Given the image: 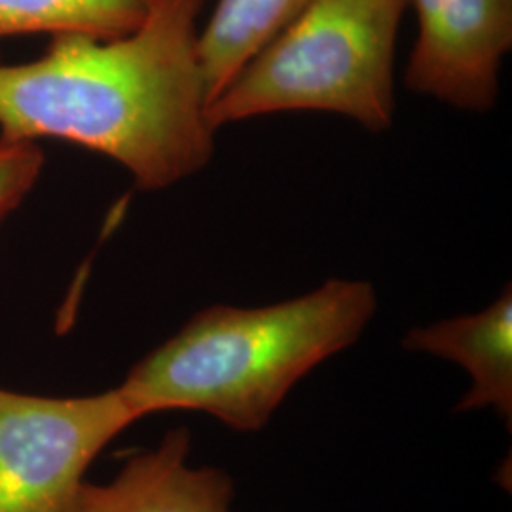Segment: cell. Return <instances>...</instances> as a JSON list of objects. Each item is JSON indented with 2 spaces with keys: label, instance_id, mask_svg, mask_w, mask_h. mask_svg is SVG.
<instances>
[{
  "label": "cell",
  "instance_id": "6da1fadb",
  "mask_svg": "<svg viewBox=\"0 0 512 512\" xmlns=\"http://www.w3.org/2000/svg\"><path fill=\"white\" fill-rule=\"evenodd\" d=\"M205 4L156 0L129 35H57L35 61L0 65V137L101 152L145 192L202 171L217 133L198 57Z\"/></svg>",
  "mask_w": 512,
  "mask_h": 512
},
{
  "label": "cell",
  "instance_id": "7a4b0ae2",
  "mask_svg": "<svg viewBox=\"0 0 512 512\" xmlns=\"http://www.w3.org/2000/svg\"><path fill=\"white\" fill-rule=\"evenodd\" d=\"M376 311L366 281L330 279L264 308L213 306L148 353L116 387L145 418L198 410L258 431L298 380L363 334Z\"/></svg>",
  "mask_w": 512,
  "mask_h": 512
},
{
  "label": "cell",
  "instance_id": "3957f363",
  "mask_svg": "<svg viewBox=\"0 0 512 512\" xmlns=\"http://www.w3.org/2000/svg\"><path fill=\"white\" fill-rule=\"evenodd\" d=\"M410 0H310L213 99V131L258 116L317 110L366 131L391 128L395 48Z\"/></svg>",
  "mask_w": 512,
  "mask_h": 512
},
{
  "label": "cell",
  "instance_id": "277c9868",
  "mask_svg": "<svg viewBox=\"0 0 512 512\" xmlns=\"http://www.w3.org/2000/svg\"><path fill=\"white\" fill-rule=\"evenodd\" d=\"M137 420L118 389L59 399L0 387V512H71L93 459Z\"/></svg>",
  "mask_w": 512,
  "mask_h": 512
},
{
  "label": "cell",
  "instance_id": "5b68a950",
  "mask_svg": "<svg viewBox=\"0 0 512 512\" xmlns=\"http://www.w3.org/2000/svg\"><path fill=\"white\" fill-rule=\"evenodd\" d=\"M418 40L404 74L410 92L488 112L512 46V0H410Z\"/></svg>",
  "mask_w": 512,
  "mask_h": 512
},
{
  "label": "cell",
  "instance_id": "8992f818",
  "mask_svg": "<svg viewBox=\"0 0 512 512\" xmlns=\"http://www.w3.org/2000/svg\"><path fill=\"white\" fill-rule=\"evenodd\" d=\"M188 456V431H171L158 448L129 459L109 484L84 482L71 512H232L230 476L194 469Z\"/></svg>",
  "mask_w": 512,
  "mask_h": 512
},
{
  "label": "cell",
  "instance_id": "52a82bcc",
  "mask_svg": "<svg viewBox=\"0 0 512 512\" xmlns=\"http://www.w3.org/2000/svg\"><path fill=\"white\" fill-rule=\"evenodd\" d=\"M404 348L425 351L463 366L473 387L459 410L492 406L503 418L512 416V294L511 285L480 313L446 319L431 327L412 329Z\"/></svg>",
  "mask_w": 512,
  "mask_h": 512
},
{
  "label": "cell",
  "instance_id": "ba28073f",
  "mask_svg": "<svg viewBox=\"0 0 512 512\" xmlns=\"http://www.w3.org/2000/svg\"><path fill=\"white\" fill-rule=\"evenodd\" d=\"M310 0H219L200 27L198 57L207 105L293 21Z\"/></svg>",
  "mask_w": 512,
  "mask_h": 512
},
{
  "label": "cell",
  "instance_id": "9c48e42d",
  "mask_svg": "<svg viewBox=\"0 0 512 512\" xmlns=\"http://www.w3.org/2000/svg\"><path fill=\"white\" fill-rule=\"evenodd\" d=\"M156 0H0V40L23 35L124 37Z\"/></svg>",
  "mask_w": 512,
  "mask_h": 512
},
{
  "label": "cell",
  "instance_id": "30bf717a",
  "mask_svg": "<svg viewBox=\"0 0 512 512\" xmlns=\"http://www.w3.org/2000/svg\"><path fill=\"white\" fill-rule=\"evenodd\" d=\"M44 162L37 141L0 137V224L33 190Z\"/></svg>",
  "mask_w": 512,
  "mask_h": 512
}]
</instances>
